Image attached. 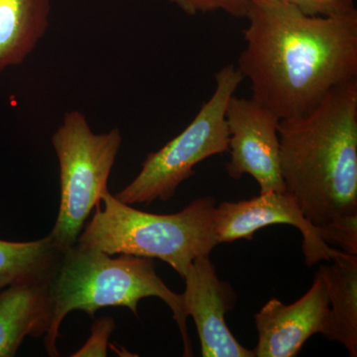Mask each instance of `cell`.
<instances>
[{
    "label": "cell",
    "instance_id": "6",
    "mask_svg": "<svg viewBox=\"0 0 357 357\" xmlns=\"http://www.w3.org/2000/svg\"><path fill=\"white\" fill-rule=\"evenodd\" d=\"M119 128L96 134L83 112L70 110L52 137L60 169L61 199L50 236L61 248L76 245L79 234L103 192L119 153Z\"/></svg>",
    "mask_w": 357,
    "mask_h": 357
},
{
    "label": "cell",
    "instance_id": "14",
    "mask_svg": "<svg viewBox=\"0 0 357 357\" xmlns=\"http://www.w3.org/2000/svg\"><path fill=\"white\" fill-rule=\"evenodd\" d=\"M64 252L50 234L29 243L0 239V290L23 282L52 280Z\"/></svg>",
    "mask_w": 357,
    "mask_h": 357
},
{
    "label": "cell",
    "instance_id": "8",
    "mask_svg": "<svg viewBox=\"0 0 357 357\" xmlns=\"http://www.w3.org/2000/svg\"><path fill=\"white\" fill-rule=\"evenodd\" d=\"M213 222L218 244L239 239L252 241L257 230L270 225H292L302 234L303 253L307 267L331 261L333 248L324 243L318 227L307 220L287 192H268L250 199L223 202L215 206Z\"/></svg>",
    "mask_w": 357,
    "mask_h": 357
},
{
    "label": "cell",
    "instance_id": "15",
    "mask_svg": "<svg viewBox=\"0 0 357 357\" xmlns=\"http://www.w3.org/2000/svg\"><path fill=\"white\" fill-rule=\"evenodd\" d=\"M318 229L319 237L328 246L357 255V215L333 218Z\"/></svg>",
    "mask_w": 357,
    "mask_h": 357
},
{
    "label": "cell",
    "instance_id": "4",
    "mask_svg": "<svg viewBox=\"0 0 357 357\" xmlns=\"http://www.w3.org/2000/svg\"><path fill=\"white\" fill-rule=\"evenodd\" d=\"M215 210V199L208 196L195 199L178 213L155 215L122 203L107 190L77 245L112 256L157 258L183 278L196 258L210 256L218 244Z\"/></svg>",
    "mask_w": 357,
    "mask_h": 357
},
{
    "label": "cell",
    "instance_id": "1",
    "mask_svg": "<svg viewBox=\"0 0 357 357\" xmlns=\"http://www.w3.org/2000/svg\"><path fill=\"white\" fill-rule=\"evenodd\" d=\"M237 69L252 98L280 119L307 114L357 79V10L312 16L277 0H251Z\"/></svg>",
    "mask_w": 357,
    "mask_h": 357
},
{
    "label": "cell",
    "instance_id": "12",
    "mask_svg": "<svg viewBox=\"0 0 357 357\" xmlns=\"http://www.w3.org/2000/svg\"><path fill=\"white\" fill-rule=\"evenodd\" d=\"M331 265H321L328 297V312L321 335L344 345L357 356V255L333 248Z\"/></svg>",
    "mask_w": 357,
    "mask_h": 357
},
{
    "label": "cell",
    "instance_id": "16",
    "mask_svg": "<svg viewBox=\"0 0 357 357\" xmlns=\"http://www.w3.org/2000/svg\"><path fill=\"white\" fill-rule=\"evenodd\" d=\"M183 13L195 16L199 13L225 11L237 18H245L251 0H169Z\"/></svg>",
    "mask_w": 357,
    "mask_h": 357
},
{
    "label": "cell",
    "instance_id": "3",
    "mask_svg": "<svg viewBox=\"0 0 357 357\" xmlns=\"http://www.w3.org/2000/svg\"><path fill=\"white\" fill-rule=\"evenodd\" d=\"M50 285L54 317L44 344L52 357L60 356L59 332L70 312L83 311L93 318L102 307H124L138 319V304L149 297L158 298L170 307L184 342V356H192L182 294L173 292L160 278L152 258L128 255L112 258L76 244L66 249Z\"/></svg>",
    "mask_w": 357,
    "mask_h": 357
},
{
    "label": "cell",
    "instance_id": "2",
    "mask_svg": "<svg viewBox=\"0 0 357 357\" xmlns=\"http://www.w3.org/2000/svg\"><path fill=\"white\" fill-rule=\"evenodd\" d=\"M281 175L305 217L321 227L357 215V79L307 114L281 119Z\"/></svg>",
    "mask_w": 357,
    "mask_h": 357
},
{
    "label": "cell",
    "instance_id": "11",
    "mask_svg": "<svg viewBox=\"0 0 357 357\" xmlns=\"http://www.w3.org/2000/svg\"><path fill=\"white\" fill-rule=\"evenodd\" d=\"M51 281L23 282L0 290V357L15 356L26 337H44L50 331Z\"/></svg>",
    "mask_w": 357,
    "mask_h": 357
},
{
    "label": "cell",
    "instance_id": "9",
    "mask_svg": "<svg viewBox=\"0 0 357 357\" xmlns=\"http://www.w3.org/2000/svg\"><path fill=\"white\" fill-rule=\"evenodd\" d=\"M182 294L185 316L196 324L204 357H255L230 332L225 317L236 305V294L218 278L210 256H199L185 270Z\"/></svg>",
    "mask_w": 357,
    "mask_h": 357
},
{
    "label": "cell",
    "instance_id": "13",
    "mask_svg": "<svg viewBox=\"0 0 357 357\" xmlns=\"http://www.w3.org/2000/svg\"><path fill=\"white\" fill-rule=\"evenodd\" d=\"M51 0H0V75L21 66L50 25Z\"/></svg>",
    "mask_w": 357,
    "mask_h": 357
},
{
    "label": "cell",
    "instance_id": "5",
    "mask_svg": "<svg viewBox=\"0 0 357 357\" xmlns=\"http://www.w3.org/2000/svg\"><path fill=\"white\" fill-rule=\"evenodd\" d=\"M215 79V91L191 123L165 146L148 154L139 174L115 198L130 206H149L157 199L166 203L183 182L195 175V167L229 151L225 110L244 79L236 67L227 65L218 70Z\"/></svg>",
    "mask_w": 357,
    "mask_h": 357
},
{
    "label": "cell",
    "instance_id": "18",
    "mask_svg": "<svg viewBox=\"0 0 357 357\" xmlns=\"http://www.w3.org/2000/svg\"><path fill=\"white\" fill-rule=\"evenodd\" d=\"M114 328L115 323L112 318L102 317L96 319L91 326V337L88 342L72 356H107L109 340Z\"/></svg>",
    "mask_w": 357,
    "mask_h": 357
},
{
    "label": "cell",
    "instance_id": "10",
    "mask_svg": "<svg viewBox=\"0 0 357 357\" xmlns=\"http://www.w3.org/2000/svg\"><path fill=\"white\" fill-rule=\"evenodd\" d=\"M328 312V297L321 275L311 288L290 305L271 299L256 314V357H295L310 337L321 335Z\"/></svg>",
    "mask_w": 357,
    "mask_h": 357
},
{
    "label": "cell",
    "instance_id": "17",
    "mask_svg": "<svg viewBox=\"0 0 357 357\" xmlns=\"http://www.w3.org/2000/svg\"><path fill=\"white\" fill-rule=\"evenodd\" d=\"M312 16L342 15L356 10L354 0H277Z\"/></svg>",
    "mask_w": 357,
    "mask_h": 357
},
{
    "label": "cell",
    "instance_id": "7",
    "mask_svg": "<svg viewBox=\"0 0 357 357\" xmlns=\"http://www.w3.org/2000/svg\"><path fill=\"white\" fill-rule=\"evenodd\" d=\"M280 121L255 98L231 96L225 110L230 153L227 172L230 178L251 176L259 185L260 194L286 192L280 168Z\"/></svg>",
    "mask_w": 357,
    "mask_h": 357
}]
</instances>
